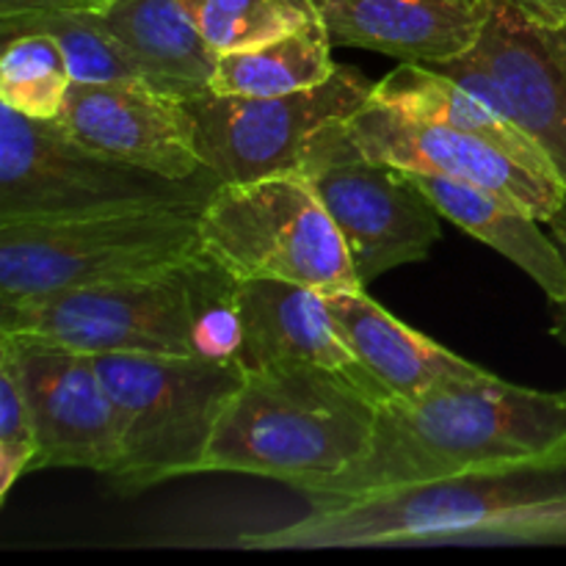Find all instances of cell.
Listing matches in <instances>:
<instances>
[{"label":"cell","mask_w":566,"mask_h":566,"mask_svg":"<svg viewBox=\"0 0 566 566\" xmlns=\"http://www.w3.org/2000/svg\"><path fill=\"white\" fill-rule=\"evenodd\" d=\"M332 44L335 42L318 17L274 42L219 55L210 88L219 94L276 97L321 86L337 72Z\"/></svg>","instance_id":"44dd1931"},{"label":"cell","mask_w":566,"mask_h":566,"mask_svg":"<svg viewBox=\"0 0 566 566\" xmlns=\"http://www.w3.org/2000/svg\"><path fill=\"white\" fill-rule=\"evenodd\" d=\"M326 304L343 343L387 401H412L440 381L484 370L398 321L365 287L326 293Z\"/></svg>","instance_id":"e0dca14e"},{"label":"cell","mask_w":566,"mask_h":566,"mask_svg":"<svg viewBox=\"0 0 566 566\" xmlns=\"http://www.w3.org/2000/svg\"><path fill=\"white\" fill-rule=\"evenodd\" d=\"M111 0H0V14H20V11H50V9H99Z\"/></svg>","instance_id":"83f0119b"},{"label":"cell","mask_w":566,"mask_h":566,"mask_svg":"<svg viewBox=\"0 0 566 566\" xmlns=\"http://www.w3.org/2000/svg\"><path fill=\"white\" fill-rule=\"evenodd\" d=\"M547 230H551V235L556 238L558 249H562L566 260V202L562 205V210L547 221ZM553 332H556L558 340L566 343V302L553 304Z\"/></svg>","instance_id":"f1b7e54d"},{"label":"cell","mask_w":566,"mask_h":566,"mask_svg":"<svg viewBox=\"0 0 566 566\" xmlns=\"http://www.w3.org/2000/svg\"><path fill=\"white\" fill-rule=\"evenodd\" d=\"M219 186L210 169L191 180H169L105 158L83 147L59 119H33L0 103V221L208 202Z\"/></svg>","instance_id":"52a82bcc"},{"label":"cell","mask_w":566,"mask_h":566,"mask_svg":"<svg viewBox=\"0 0 566 566\" xmlns=\"http://www.w3.org/2000/svg\"><path fill=\"white\" fill-rule=\"evenodd\" d=\"M22 31H42L53 36L64 50L72 81H144L138 64L111 33L99 11L50 9L0 14V36Z\"/></svg>","instance_id":"7402d4cb"},{"label":"cell","mask_w":566,"mask_h":566,"mask_svg":"<svg viewBox=\"0 0 566 566\" xmlns=\"http://www.w3.org/2000/svg\"><path fill=\"white\" fill-rule=\"evenodd\" d=\"M407 175L431 199L442 219L453 221L481 243L512 260L545 291L553 304L566 302V260L551 230H542L539 219L528 216L509 199L470 182L423 175V171H407Z\"/></svg>","instance_id":"ac0fdd59"},{"label":"cell","mask_w":566,"mask_h":566,"mask_svg":"<svg viewBox=\"0 0 566 566\" xmlns=\"http://www.w3.org/2000/svg\"><path fill=\"white\" fill-rule=\"evenodd\" d=\"M566 542V501L512 514L503 523L470 534L462 545H547Z\"/></svg>","instance_id":"484cf974"},{"label":"cell","mask_w":566,"mask_h":566,"mask_svg":"<svg viewBox=\"0 0 566 566\" xmlns=\"http://www.w3.org/2000/svg\"><path fill=\"white\" fill-rule=\"evenodd\" d=\"M332 42L446 64L481 36L492 0H313Z\"/></svg>","instance_id":"9a60e30c"},{"label":"cell","mask_w":566,"mask_h":566,"mask_svg":"<svg viewBox=\"0 0 566 566\" xmlns=\"http://www.w3.org/2000/svg\"><path fill=\"white\" fill-rule=\"evenodd\" d=\"M558 501H566V446L534 459L313 509L285 528L243 534L238 545L249 551L462 545L475 531Z\"/></svg>","instance_id":"3957f363"},{"label":"cell","mask_w":566,"mask_h":566,"mask_svg":"<svg viewBox=\"0 0 566 566\" xmlns=\"http://www.w3.org/2000/svg\"><path fill=\"white\" fill-rule=\"evenodd\" d=\"M186 9L219 55L260 48L321 17L313 0H186Z\"/></svg>","instance_id":"cb8c5ba5"},{"label":"cell","mask_w":566,"mask_h":566,"mask_svg":"<svg viewBox=\"0 0 566 566\" xmlns=\"http://www.w3.org/2000/svg\"><path fill=\"white\" fill-rule=\"evenodd\" d=\"M59 122L83 147L169 180L205 169L186 99L144 81H72Z\"/></svg>","instance_id":"5bb4252c"},{"label":"cell","mask_w":566,"mask_h":566,"mask_svg":"<svg viewBox=\"0 0 566 566\" xmlns=\"http://www.w3.org/2000/svg\"><path fill=\"white\" fill-rule=\"evenodd\" d=\"M296 175L340 230L363 285L420 263L440 241V210L407 171L365 155L348 122L321 127L310 138Z\"/></svg>","instance_id":"9c48e42d"},{"label":"cell","mask_w":566,"mask_h":566,"mask_svg":"<svg viewBox=\"0 0 566 566\" xmlns=\"http://www.w3.org/2000/svg\"><path fill=\"white\" fill-rule=\"evenodd\" d=\"M374 83L352 66H337L326 83L276 97L219 94L188 97L205 169L221 182H252L296 175L310 138L326 125L348 122L368 105Z\"/></svg>","instance_id":"30bf717a"},{"label":"cell","mask_w":566,"mask_h":566,"mask_svg":"<svg viewBox=\"0 0 566 566\" xmlns=\"http://www.w3.org/2000/svg\"><path fill=\"white\" fill-rule=\"evenodd\" d=\"M36 426L31 407L22 392L17 363L6 346H0V501H6L11 486L31 473L36 459Z\"/></svg>","instance_id":"d4e9b609"},{"label":"cell","mask_w":566,"mask_h":566,"mask_svg":"<svg viewBox=\"0 0 566 566\" xmlns=\"http://www.w3.org/2000/svg\"><path fill=\"white\" fill-rule=\"evenodd\" d=\"M199 252L235 280H285L321 293L365 287L332 216L298 175L221 182L199 213Z\"/></svg>","instance_id":"ba28073f"},{"label":"cell","mask_w":566,"mask_h":566,"mask_svg":"<svg viewBox=\"0 0 566 566\" xmlns=\"http://www.w3.org/2000/svg\"><path fill=\"white\" fill-rule=\"evenodd\" d=\"M11 352L36 426L31 473L81 468L111 475L119 464V418L97 357L28 335H0Z\"/></svg>","instance_id":"7c38bea8"},{"label":"cell","mask_w":566,"mask_h":566,"mask_svg":"<svg viewBox=\"0 0 566 566\" xmlns=\"http://www.w3.org/2000/svg\"><path fill=\"white\" fill-rule=\"evenodd\" d=\"M354 142L370 158L387 160L407 171L451 177L509 199L542 224L553 219L566 202V182L528 169L495 144L440 125L403 116L368 99L359 114L348 119Z\"/></svg>","instance_id":"4fadbf2b"},{"label":"cell","mask_w":566,"mask_h":566,"mask_svg":"<svg viewBox=\"0 0 566 566\" xmlns=\"http://www.w3.org/2000/svg\"><path fill=\"white\" fill-rule=\"evenodd\" d=\"M119 418V464L105 475L119 495H142L205 473L210 440L243 370L235 359L94 354Z\"/></svg>","instance_id":"5b68a950"},{"label":"cell","mask_w":566,"mask_h":566,"mask_svg":"<svg viewBox=\"0 0 566 566\" xmlns=\"http://www.w3.org/2000/svg\"><path fill=\"white\" fill-rule=\"evenodd\" d=\"M370 99L385 108L398 111L403 116L423 122H440V125L457 127V130L473 133L484 142L495 144L503 153L517 158L528 169L542 171V175L558 177L556 166L547 158L545 149L525 136L517 125L497 114L495 108L459 86L453 77L442 75L440 70L429 64H412L403 61L398 70H392L385 81L374 83ZM562 180V177H558Z\"/></svg>","instance_id":"ffe728a7"},{"label":"cell","mask_w":566,"mask_h":566,"mask_svg":"<svg viewBox=\"0 0 566 566\" xmlns=\"http://www.w3.org/2000/svg\"><path fill=\"white\" fill-rule=\"evenodd\" d=\"M0 103L33 119H59L72 86L64 50L42 31L0 36Z\"/></svg>","instance_id":"603a6c76"},{"label":"cell","mask_w":566,"mask_h":566,"mask_svg":"<svg viewBox=\"0 0 566 566\" xmlns=\"http://www.w3.org/2000/svg\"><path fill=\"white\" fill-rule=\"evenodd\" d=\"M238 280L199 252L160 274L61 291L0 307V335H28L86 354L197 357V321Z\"/></svg>","instance_id":"8992f818"},{"label":"cell","mask_w":566,"mask_h":566,"mask_svg":"<svg viewBox=\"0 0 566 566\" xmlns=\"http://www.w3.org/2000/svg\"><path fill=\"white\" fill-rule=\"evenodd\" d=\"M205 202L0 221V307L160 274L199 254Z\"/></svg>","instance_id":"277c9868"},{"label":"cell","mask_w":566,"mask_h":566,"mask_svg":"<svg viewBox=\"0 0 566 566\" xmlns=\"http://www.w3.org/2000/svg\"><path fill=\"white\" fill-rule=\"evenodd\" d=\"M387 401L363 368L249 370L216 423L205 473H247L307 495L352 468Z\"/></svg>","instance_id":"7a4b0ae2"},{"label":"cell","mask_w":566,"mask_h":566,"mask_svg":"<svg viewBox=\"0 0 566 566\" xmlns=\"http://www.w3.org/2000/svg\"><path fill=\"white\" fill-rule=\"evenodd\" d=\"M564 446L566 390H531L490 370L453 376L412 401L381 403L363 457L307 497L313 509L337 506Z\"/></svg>","instance_id":"6da1fadb"},{"label":"cell","mask_w":566,"mask_h":566,"mask_svg":"<svg viewBox=\"0 0 566 566\" xmlns=\"http://www.w3.org/2000/svg\"><path fill=\"white\" fill-rule=\"evenodd\" d=\"M94 11L130 53L149 86L180 99L208 92L219 53L193 25L186 0H111Z\"/></svg>","instance_id":"d6986e66"},{"label":"cell","mask_w":566,"mask_h":566,"mask_svg":"<svg viewBox=\"0 0 566 566\" xmlns=\"http://www.w3.org/2000/svg\"><path fill=\"white\" fill-rule=\"evenodd\" d=\"M235 310L243 374L276 365H326L357 370V359L332 321L326 293L285 280H238Z\"/></svg>","instance_id":"2e32d148"},{"label":"cell","mask_w":566,"mask_h":566,"mask_svg":"<svg viewBox=\"0 0 566 566\" xmlns=\"http://www.w3.org/2000/svg\"><path fill=\"white\" fill-rule=\"evenodd\" d=\"M434 70L534 138L566 182V25H542L492 0L473 48Z\"/></svg>","instance_id":"8fae6325"},{"label":"cell","mask_w":566,"mask_h":566,"mask_svg":"<svg viewBox=\"0 0 566 566\" xmlns=\"http://www.w3.org/2000/svg\"><path fill=\"white\" fill-rule=\"evenodd\" d=\"M542 25H566V0H503Z\"/></svg>","instance_id":"4316f807"}]
</instances>
